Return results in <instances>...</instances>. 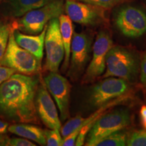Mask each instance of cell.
<instances>
[{
    "label": "cell",
    "mask_w": 146,
    "mask_h": 146,
    "mask_svg": "<svg viewBox=\"0 0 146 146\" xmlns=\"http://www.w3.org/2000/svg\"><path fill=\"white\" fill-rule=\"evenodd\" d=\"M39 77L12 74L0 85V118L15 123L39 124L35 96Z\"/></svg>",
    "instance_id": "cell-1"
},
{
    "label": "cell",
    "mask_w": 146,
    "mask_h": 146,
    "mask_svg": "<svg viewBox=\"0 0 146 146\" xmlns=\"http://www.w3.org/2000/svg\"><path fill=\"white\" fill-rule=\"evenodd\" d=\"M139 68L134 54L123 47L112 46L106 55V72L102 78L117 77L131 82L136 78Z\"/></svg>",
    "instance_id": "cell-2"
},
{
    "label": "cell",
    "mask_w": 146,
    "mask_h": 146,
    "mask_svg": "<svg viewBox=\"0 0 146 146\" xmlns=\"http://www.w3.org/2000/svg\"><path fill=\"white\" fill-rule=\"evenodd\" d=\"M64 0H57L33 10L12 24L14 29L30 35L40 33L53 18H58L64 11Z\"/></svg>",
    "instance_id": "cell-3"
},
{
    "label": "cell",
    "mask_w": 146,
    "mask_h": 146,
    "mask_svg": "<svg viewBox=\"0 0 146 146\" xmlns=\"http://www.w3.org/2000/svg\"><path fill=\"white\" fill-rule=\"evenodd\" d=\"M41 62L17 44L14 39V28L12 29L0 65L12 68L16 72L26 75H34L39 73L41 70Z\"/></svg>",
    "instance_id": "cell-4"
},
{
    "label": "cell",
    "mask_w": 146,
    "mask_h": 146,
    "mask_svg": "<svg viewBox=\"0 0 146 146\" xmlns=\"http://www.w3.org/2000/svg\"><path fill=\"white\" fill-rule=\"evenodd\" d=\"M131 123V116L126 109L107 112L97 119L89 130L85 145L96 146L98 142L109 135L125 129Z\"/></svg>",
    "instance_id": "cell-5"
},
{
    "label": "cell",
    "mask_w": 146,
    "mask_h": 146,
    "mask_svg": "<svg viewBox=\"0 0 146 146\" xmlns=\"http://www.w3.org/2000/svg\"><path fill=\"white\" fill-rule=\"evenodd\" d=\"M129 82L117 77L104 78L91 89L89 104L93 108H100L112 100L127 95Z\"/></svg>",
    "instance_id": "cell-6"
},
{
    "label": "cell",
    "mask_w": 146,
    "mask_h": 146,
    "mask_svg": "<svg viewBox=\"0 0 146 146\" xmlns=\"http://www.w3.org/2000/svg\"><path fill=\"white\" fill-rule=\"evenodd\" d=\"M114 21L118 30L127 37L137 38L146 33V14L136 7L127 5L119 9Z\"/></svg>",
    "instance_id": "cell-7"
},
{
    "label": "cell",
    "mask_w": 146,
    "mask_h": 146,
    "mask_svg": "<svg viewBox=\"0 0 146 146\" xmlns=\"http://www.w3.org/2000/svg\"><path fill=\"white\" fill-rule=\"evenodd\" d=\"M44 45L46 53L44 69L49 72H58L64 57L58 18H53L47 25Z\"/></svg>",
    "instance_id": "cell-8"
},
{
    "label": "cell",
    "mask_w": 146,
    "mask_h": 146,
    "mask_svg": "<svg viewBox=\"0 0 146 146\" xmlns=\"http://www.w3.org/2000/svg\"><path fill=\"white\" fill-rule=\"evenodd\" d=\"M91 39L85 33H74L67 76L75 81L83 75L90 58Z\"/></svg>",
    "instance_id": "cell-9"
},
{
    "label": "cell",
    "mask_w": 146,
    "mask_h": 146,
    "mask_svg": "<svg viewBox=\"0 0 146 146\" xmlns=\"http://www.w3.org/2000/svg\"><path fill=\"white\" fill-rule=\"evenodd\" d=\"M112 46V39L108 33L100 31L97 35L92 48V58L83 76L82 83H91L104 74L106 55Z\"/></svg>",
    "instance_id": "cell-10"
},
{
    "label": "cell",
    "mask_w": 146,
    "mask_h": 146,
    "mask_svg": "<svg viewBox=\"0 0 146 146\" xmlns=\"http://www.w3.org/2000/svg\"><path fill=\"white\" fill-rule=\"evenodd\" d=\"M64 10L72 21L86 26H96L106 22L105 9L78 0H66Z\"/></svg>",
    "instance_id": "cell-11"
},
{
    "label": "cell",
    "mask_w": 146,
    "mask_h": 146,
    "mask_svg": "<svg viewBox=\"0 0 146 146\" xmlns=\"http://www.w3.org/2000/svg\"><path fill=\"white\" fill-rule=\"evenodd\" d=\"M44 83L47 90L56 102L60 111L61 122L65 121L70 116V83L64 76L54 72H50L45 76Z\"/></svg>",
    "instance_id": "cell-12"
},
{
    "label": "cell",
    "mask_w": 146,
    "mask_h": 146,
    "mask_svg": "<svg viewBox=\"0 0 146 146\" xmlns=\"http://www.w3.org/2000/svg\"><path fill=\"white\" fill-rule=\"evenodd\" d=\"M35 108L39 119L50 129H61V120L56 104L45 83L39 82L35 96Z\"/></svg>",
    "instance_id": "cell-13"
},
{
    "label": "cell",
    "mask_w": 146,
    "mask_h": 146,
    "mask_svg": "<svg viewBox=\"0 0 146 146\" xmlns=\"http://www.w3.org/2000/svg\"><path fill=\"white\" fill-rule=\"evenodd\" d=\"M57 0H0V13L8 18H21L27 12Z\"/></svg>",
    "instance_id": "cell-14"
},
{
    "label": "cell",
    "mask_w": 146,
    "mask_h": 146,
    "mask_svg": "<svg viewBox=\"0 0 146 146\" xmlns=\"http://www.w3.org/2000/svg\"><path fill=\"white\" fill-rule=\"evenodd\" d=\"M46 29L47 25L38 35H29L23 34L17 29H14V39L20 47L28 51L34 56H35L38 60L41 61L43 56Z\"/></svg>",
    "instance_id": "cell-15"
},
{
    "label": "cell",
    "mask_w": 146,
    "mask_h": 146,
    "mask_svg": "<svg viewBox=\"0 0 146 146\" xmlns=\"http://www.w3.org/2000/svg\"><path fill=\"white\" fill-rule=\"evenodd\" d=\"M60 30L61 33L62 39L64 47V60L62 70L64 72H66L69 66L70 57V47L73 34H74V27H73L72 21L68 15L61 14L59 17Z\"/></svg>",
    "instance_id": "cell-16"
},
{
    "label": "cell",
    "mask_w": 146,
    "mask_h": 146,
    "mask_svg": "<svg viewBox=\"0 0 146 146\" xmlns=\"http://www.w3.org/2000/svg\"><path fill=\"white\" fill-rule=\"evenodd\" d=\"M9 132L21 137L32 140L41 145H46L44 130L29 123H16L8 126Z\"/></svg>",
    "instance_id": "cell-17"
},
{
    "label": "cell",
    "mask_w": 146,
    "mask_h": 146,
    "mask_svg": "<svg viewBox=\"0 0 146 146\" xmlns=\"http://www.w3.org/2000/svg\"><path fill=\"white\" fill-rule=\"evenodd\" d=\"M127 135L121 131L113 133L98 142L96 146H125Z\"/></svg>",
    "instance_id": "cell-18"
},
{
    "label": "cell",
    "mask_w": 146,
    "mask_h": 146,
    "mask_svg": "<svg viewBox=\"0 0 146 146\" xmlns=\"http://www.w3.org/2000/svg\"><path fill=\"white\" fill-rule=\"evenodd\" d=\"M13 29L12 25L0 21V62L6 50L9 35Z\"/></svg>",
    "instance_id": "cell-19"
},
{
    "label": "cell",
    "mask_w": 146,
    "mask_h": 146,
    "mask_svg": "<svg viewBox=\"0 0 146 146\" xmlns=\"http://www.w3.org/2000/svg\"><path fill=\"white\" fill-rule=\"evenodd\" d=\"M84 120H85V118H83L81 116H76L75 117L68 120L60 129L61 135L63 139L75 131L76 129L81 130Z\"/></svg>",
    "instance_id": "cell-20"
},
{
    "label": "cell",
    "mask_w": 146,
    "mask_h": 146,
    "mask_svg": "<svg viewBox=\"0 0 146 146\" xmlns=\"http://www.w3.org/2000/svg\"><path fill=\"white\" fill-rule=\"evenodd\" d=\"M44 134L47 146L62 145L63 138L61 136L59 129H45Z\"/></svg>",
    "instance_id": "cell-21"
},
{
    "label": "cell",
    "mask_w": 146,
    "mask_h": 146,
    "mask_svg": "<svg viewBox=\"0 0 146 146\" xmlns=\"http://www.w3.org/2000/svg\"><path fill=\"white\" fill-rule=\"evenodd\" d=\"M128 146H146V131L137 130L133 132L127 140Z\"/></svg>",
    "instance_id": "cell-22"
},
{
    "label": "cell",
    "mask_w": 146,
    "mask_h": 146,
    "mask_svg": "<svg viewBox=\"0 0 146 146\" xmlns=\"http://www.w3.org/2000/svg\"><path fill=\"white\" fill-rule=\"evenodd\" d=\"M78 1L90 3L104 9H109L125 2L127 0H78Z\"/></svg>",
    "instance_id": "cell-23"
},
{
    "label": "cell",
    "mask_w": 146,
    "mask_h": 146,
    "mask_svg": "<svg viewBox=\"0 0 146 146\" xmlns=\"http://www.w3.org/2000/svg\"><path fill=\"white\" fill-rule=\"evenodd\" d=\"M7 145L10 146H35L36 145L26 138L14 137L8 139Z\"/></svg>",
    "instance_id": "cell-24"
},
{
    "label": "cell",
    "mask_w": 146,
    "mask_h": 146,
    "mask_svg": "<svg viewBox=\"0 0 146 146\" xmlns=\"http://www.w3.org/2000/svg\"><path fill=\"white\" fill-rule=\"evenodd\" d=\"M14 73H16V71L12 68L0 65V85L8 79Z\"/></svg>",
    "instance_id": "cell-25"
},
{
    "label": "cell",
    "mask_w": 146,
    "mask_h": 146,
    "mask_svg": "<svg viewBox=\"0 0 146 146\" xmlns=\"http://www.w3.org/2000/svg\"><path fill=\"white\" fill-rule=\"evenodd\" d=\"M139 78L141 85L146 87V52L144 53L140 64Z\"/></svg>",
    "instance_id": "cell-26"
},
{
    "label": "cell",
    "mask_w": 146,
    "mask_h": 146,
    "mask_svg": "<svg viewBox=\"0 0 146 146\" xmlns=\"http://www.w3.org/2000/svg\"><path fill=\"white\" fill-rule=\"evenodd\" d=\"M139 116L141 123L143 127L146 131V106H142L139 111Z\"/></svg>",
    "instance_id": "cell-27"
},
{
    "label": "cell",
    "mask_w": 146,
    "mask_h": 146,
    "mask_svg": "<svg viewBox=\"0 0 146 146\" xmlns=\"http://www.w3.org/2000/svg\"><path fill=\"white\" fill-rule=\"evenodd\" d=\"M9 124L7 122L0 119V134H5L8 131Z\"/></svg>",
    "instance_id": "cell-28"
},
{
    "label": "cell",
    "mask_w": 146,
    "mask_h": 146,
    "mask_svg": "<svg viewBox=\"0 0 146 146\" xmlns=\"http://www.w3.org/2000/svg\"><path fill=\"white\" fill-rule=\"evenodd\" d=\"M8 139V137L4 135L3 134H0V146L7 145Z\"/></svg>",
    "instance_id": "cell-29"
}]
</instances>
